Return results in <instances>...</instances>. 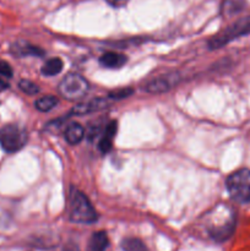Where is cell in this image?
Instances as JSON below:
<instances>
[{"label": "cell", "mask_w": 250, "mask_h": 251, "mask_svg": "<svg viewBox=\"0 0 250 251\" xmlns=\"http://www.w3.org/2000/svg\"><path fill=\"white\" fill-rule=\"evenodd\" d=\"M237 226V216L229 206L221 203L212 211L208 222V235L216 243H223L233 235Z\"/></svg>", "instance_id": "1"}, {"label": "cell", "mask_w": 250, "mask_h": 251, "mask_svg": "<svg viewBox=\"0 0 250 251\" xmlns=\"http://www.w3.org/2000/svg\"><path fill=\"white\" fill-rule=\"evenodd\" d=\"M68 212L69 220L74 223L92 225L98 221L97 212L87 196L74 186L70 188V191H69Z\"/></svg>", "instance_id": "2"}, {"label": "cell", "mask_w": 250, "mask_h": 251, "mask_svg": "<svg viewBox=\"0 0 250 251\" xmlns=\"http://www.w3.org/2000/svg\"><path fill=\"white\" fill-rule=\"evenodd\" d=\"M225 189L234 202L250 203V169L242 168L230 173L225 179Z\"/></svg>", "instance_id": "3"}, {"label": "cell", "mask_w": 250, "mask_h": 251, "mask_svg": "<svg viewBox=\"0 0 250 251\" xmlns=\"http://www.w3.org/2000/svg\"><path fill=\"white\" fill-rule=\"evenodd\" d=\"M248 34H250V16H245L243 19L237 20L230 26H228L227 28L216 34L215 37H212L208 41V48L211 50L220 49L225 47V44L234 41V39L243 36H248Z\"/></svg>", "instance_id": "4"}, {"label": "cell", "mask_w": 250, "mask_h": 251, "mask_svg": "<svg viewBox=\"0 0 250 251\" xmlns=\"http://www.w3.org/2000/svg\"><path fill=\"white\" fill-rule=\"evenodd\" d=\"M27 132L16 124H7L0 127V146L7 153H15L26 145Z\"/></svg>", "instance_id": "5"}, {"label": "cell", "mask_w": 250, "mask_h": 251, "mask_svg": "<svg viewBox=\"0 0 250 251\" xmlns=\"http://www.w3.org/2000/svg\"><path fill=\"white\" fill-rule=\"evenodd\" d=\"M87 80L78 74H68L59 83L58 91L63 98L68 100H76L85 97L88 92Z\"/></svg>", "instance_id": "6"}, {"label": "cell", "mask_w": 250, "mask_h": 251, "mask_svg": "<svg viewBox=\"0 0 250 251\" xmlns=\"http://www.w3.org/2000/svg\"><path fill=\"white\" fill-rule=\"evenodd\" d=\"M10 53L17 58H25V56H42L46 55V51L39 47L33 46L26 41H17L10 47Z\"/></svg>", "instance_id": "7"}, {"label": "cell", "mask_w": 250, "mask_h": 251, "mask_svg": "<svg viewBox=\"0 0 250 251\" xmlns=\"http://www.w3.org/2000/svg\"><path fill=\"white\" fill-rule=\"evenodd\" d=\"M108 105V100L105 98H96V100H88V102L78 103L71 109L70 114L73 115H85L90 113L98 112L100 109H104Z\"/></svg>", "instance_id": "8"}, {"label": "cell", "mask_w": 250, "mask_h": 251, "mask_svg": "<svg viewBox=\"0 0 250 251\" xmlns=\"http://www.w3.org/2000/svg\"><path fill=\"white\" fill-rule=\"evenodd\" d=\"M127 58L124 54L115 53V51H108L100 55V64L103 68L107 69H119L126 64Z\"/></svg>", "instance_id": "9"}, {"label": "cell", "mask_w": 250, "mask_h": 251, "mask_svg": "<svg viewBox=\"0 0 250 251\" xmlns=\"http://www.w3.org/2000/svg\"><path fill=\"white\" fill-rule=\"evenodd\" d=\"M173 86V83L168 80V77H156L153 80H151L150 82H147L145 85L144 90L147 93H151V95H159V93H163L169 91Z\"/></svg>", "instance_id": "10"}, {"label": "cell", "mask_w": 250, "mask_h": 251, "mask_svg": "<svg viewBox=\"0 0 250 251\" xmlns=\"http://www.w3.org/2000/svg\"><path fill=\"white\" fill-rule=\"evenodd\" d=\"M85 137V129L78 123H70L65 129V140L69 145H77Z\"/></svg>", "instance_id": "11"}, {"label": "cell", "mask_w": 250, "mask_h": 251, "mask_svg": "<svg viewBox=\"0 0 250 251\" xmlns=\"http://www.w3.org/2000/svg\"><path fill=\"white\" fill-rule=\"evenodd\" d=\"M109 247V238L103 230L93 233L87 245V251H105Z\"/></svg>", "instance_id": "12"}, {"label": "cell", "mask_w": 250, "mask_h": 251, "mask_svg": "<svg viewBox=\"0 0 250 251\" xmlns=\"http://www.w3.org/2000/svg\"><path fill=\"white\" fill-rule=\"evenodd\" d=\"M64 68V63L60 58H50L44 63L42 66V74L47 77H51V76H56L61 73Z\"/></svg>", "instance_id": "13"}, {"label": "cell", "mask_w": 250, "mask_h": 251, "mask_svg": "<svg viewBox=\"0 0 250 251\" xmlns=\"http://www.w3.org/2000/svg\"><path fill=\"white\" fill-rule=\"evenodd\" d=\"M245 6V0H223L222 14L225 16L235 15L242 11Z\"/></svg>", "instance_id": "14"}, {"label": "cell", "mask_w": 250, "mask_h": 251, "mask_svg": "<svg viewBox=\"0 0 250 251\" xmlns=\"http://www.w3.org/2000/svg\"><path fill=\"white\" fill-rule=\"evenodd\" d=\"M58 103L59 100L55 96H44V97L38 98V100L34 102V107H36V109H38L39 112L46 113L53 109Z\"/></svg>", "instance_id": "15"}, {"label": "cell", "mask_w": 250, "mask_h": 251, "mask_svg": "<svg viewBox=\"0 0 250 251\" xmlns=\"http://www.w3.org/2000/svg\"><path fill=\"white\" fill-rule=\"evenodd\" d=\"M120 247L123 251H149L144 242L137 238H125L122 240Z\"/></svg>", "instance_id": "16"}, {"label": "cell", "mask_w": 250, "mask_h": 251, "mask_svg": "<svg viewBox=\"0 0 250 251\" xmlns=\"http://www.w3.org/2000/svg\"><path fill=\"white\" fill-rule=\"evenodd\" d=\"M20 90L28 96H34L39 92V87L29 80H21L19 82Z\"/></svg>", "instance_id": "17"}, {"label": "cell", "mask_w": 250, "mask_h": 251, "mask_svg": "<svg viewBox=\"0 0 250 251\" xmlns=\"http://www.w3.org/2000/svg\"><path fill=\"white\" fill-rule=\"evenodd\" d=\"M134 93V90L129 87H125V88H119V90H115L109 92L108 95V98L110 100H124V98L130 97V96Z\"/></svg>", "instance_id": "18"}, {"label": "cell", "mask_w": 250, "mask_h": 251, "mask_svg": "<svg viewBox=\"0 0 250 251\" xmlns=\"http://www.w3.org/2000/svg\"><path fill=\"white\" fill-rule=\"evenodd\" d=\"M113 147V139L105 136V135H102L100 142H98V149L102 153H108V152L112 150Z\"/></svg>", "instance_id": "19"}, {"label": "cell", "mask_w": 250, "mask_h": 251, "mask_svg": "<svg viewBox=\"0 0 250 251\" xmlns=\"http://www.w3.org/2000/svg\"><path fill=\"white\" fill-rule=\"evenodd\" d=\"M12 75H14V71H12V68L10 66V64L4 60H0V76L11 78Z\"/></svg>", "instance_id": "20"}, {"label": "cell", "mask_w": 250, "mask_h": 251, "mask_svg": "<svg viewBox=\"0 0 250 251\" xmlns=\"http://www.w3.org/2000/svg\"><path fill=\"white\" fill-rule=\"evenodd\" d=\"M108 2H109L112 6L114 7H120V6H124L125 4H126L127 0H107Z\"/></svg>", "instance_id": "21"}, {"label": "cell", "mask_w": 250, "mask_h": 251, "mask_svg": "<svg viewBox=\"0 0 250 251\" xmlns=\"http://www.w3.org/2000/svg\"><path fill=\"white\" fill-rule=\"evenodd\" d=\"M63 251H80V249H78V247L75 243H69V244H66L64 247Z\"/></svg>", "instance_id": "22"}, {"label": "cell", "mask_w": 250, "mask_h": 251, "mask_svg": "<svg viewBox=\"0 0 250 251\" xmlns=\"http://www.w3.org/2000/svg\"><path fill=\"white\" fill-rule=\"evenodd\" d=\"M9 88V83L5 82L2 78H0V91H4V90H7Z\"/></svg>", "instance_id": "23"}]
</instances>
